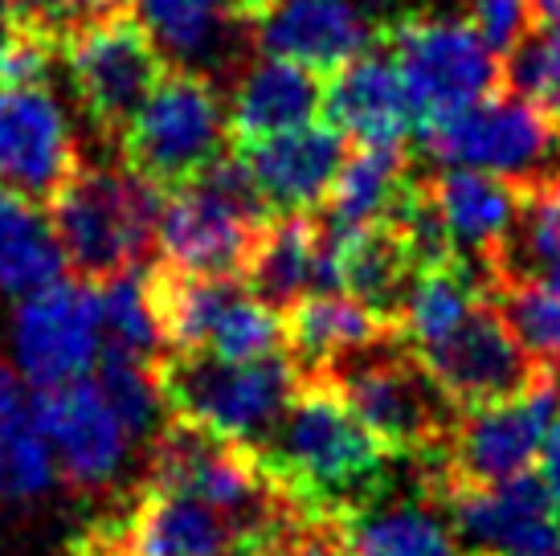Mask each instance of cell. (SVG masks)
Here are the masks:
<instances>
[{
	"mask_svg": "<svg viewBox=\"0 0 560 556\" xmlns=\"http://www.w3.org/2000/svg\"><path fill=\"white\" fill-rule=\"evenodd\" d=\"M258 454L315 516H340L381 495L397 459L327 377L299 381L279 430Z\"/></svg>",
	"mask_w": 560,
	"mask_h": 556,
	"instance_id": "cell-1",
	"label": "cell"
},
{
	"mask_svg": "<svg viewBox=\"0 0 560 556\" xmlns=\"http://www.w3.org/2000/svg\"><path fill=\"white\" fill-rule=\"evenodd\" d=\"M164 193L127 164H86L66 176L46 213L66 254V270L103 287L156 258Z\"/></svg>",
	"mask_w": 560,
	"mask_h": 556,
	"instance_id": "cell-2",
	"label": "cell"
},
{
	"mask_svg": "<svg viewBox=\"0 0 560 556\" xmlns=\"http://www.w3.org/2000/svg\"><path fill=\"white\" fill-rule=\"evenodd\" d=\"M319 377L336 381L348 405L364 417V426L409 463H438L463 414L434 381V372L421 364L418 348L405 340L401 327Z\"/></svg>",
	"mask_w": 560,
	"mask_h": 556,
	"instance_id": "cell-3",
	"label": "cell"
},
{
	"mask_svg": "<svg viewBox=\"0 0 560 556\" xmlns=\"http://www.w3.org/2000/svg\"><path fill=\"white\" fill-rule=\"evenodd\" d=\"M156 381L168 414L192 417L209 430L262 450L279 430L291 397L299 393L303 372L287 348L258 356V360H221L213 352H164L156 360Z\"/></svg>",
	"mask_w": 560,
	"mask_h": 556,
	"instance_id": "cell-4",
	"label": "cell"
},
{
	"mask_svg": "<svg viewBox=\"0 0 560 556\" xmlns=\"http://www.w3.org/2000/svg\"><path fill=\"white\" fill-rule=\"evenodd\" d=\"M270 217L275 209L266 205L237 152L221 155L192 185L164 193L156 258L192 275L246 278Z\"/></svg>",
	"mask_w": 560,
	"mask_h": 556,
	"instance_id": "cell-5",
	"label": "cell"
},
{
	"mask_svg": "<svg viewBox=\"0 0 560 556\" xmlns=\"http://www.w3.org/2000/svg\"><path fill=\"white\" fill-rule=\"evenodd\" d=\"M230 103L213 74L172 62L152 99L119 136V160L160 193H172L230 155Z\"/></svg>",
	"mask_w": 560,
	"mask_h": 556,
	"instance_id": "cell-6",
	"label": "cell"
},
{
	"mask_svg": "<svg viewBox=\"0 0 560 556\" xmlns=\"http://www.w3.org/2000/svg\"><path fill=\"white\" fill-rule=\"evenodd\" d=\"M66 70L94 131L119 143L172 70V58L136 9H98L66 42Z\"/></svg>",
	"mask_w": 560,
	"mask_h": 556,
	"instance_id": "cell-7",
	"label": "cell"
},
{
	"mask_svg": "<svg viewBox=\"0 0 560 556\" xmlns=\"http://www.w3.org/2000/svg\"><path fill=\"white\" fill-rule=\"evenodd\" d=\"M421 139L451 169L491 172L520 188L560 181V124L508 86L430 124Z\"/></svg>",
	"mask_w": 560,
	"mask_h": 556,
	"instance_id": "cell-8",
	"label": "cell"
},
{
	"mask_svg": "<svg viewBox=\"0 0 560 556\" xmlns=\"http://www.w3.org/2000/svg\"><path fill=\"white\" fill-rule=\"evenodd\" d=\"M418 111V136L454 111L503 91V58L470 16L409 13L381 33Z\"/></svg>",
	"mask_w": 560,
	"mask_h": 556,
	"instance_id": "cell-9",
	"label": "cell"
},
{
	"mask_svg": "<svg viewBox=\"0 0 560 556\" xmlns=\"http://www.w3.org/2000/svg\"><path fill=\"white\" fill-rule=\"evenodd\" d=\"M560 409V377L536 381L528 393L458 414L438 463H418L438 487H499L528 475Z\"/></svg>",
	"mask_w": 560,
	"mask_h": 556,
	"instance_id": "cell-10",
	"label": "cell"
},
{
	"mask_svg": "<svg viewBox=\"0 0 560 556\" xmlns=\"http://www.w3.org/2000/svg\"><path fill=\"white\" fill-rule=\"evenodd\" d=\"M86 556H246L237 524L209 499L143 479L124 508L74 544Z\"/></svg>",
	"mask_w": 560,
	"mask_h": 556,
	"instance_id": "cell-11",
	"label": "cell"
},
{
	"mask_svg": "<svg viewBox=\"0 0 560 556\" xmlns=\"http://www.w3.org/2000/svg\"><path fill=\"white\" fill-rule=\"evenodd\" d=\"M13 344L21 377L37 389L91 377L107 344L98 287L82 278L74 282L58 278L42 291L25 294L16 308Z\"/></svg>",
	"mask_w": 560,
	"mask_h": 556,
	"instance_id": "cell-12",
	"label": "cell"
},
{
	"mask_svg": "<svg viewBox=\"0 0 560 556\" xmlns=\"http://www.w3.org/2000/svg\"><path fill=\"white\" fill-rule=\"evenodd\" d=\"M418 356L458 409L508 402V397L528 393L536 381L552 377L524 352V344L512 336V327L499 315L491 294L479 299V308L470 311L451 336L418 348Z\"/></svg>",
	"mask_w": 560,
	"mask_h": 556,
	"instance_id": "cell-13",
	"label": "cell"
},
{
	"mask_svg": "<svg viewBox=\"0 0 560 556\" xmlns=\"http://www.w3.org/2000/svg\"><path fill=\"white\" fill-rule=\"evenodd\" d=\"M33 405L54 454V471L70 491L91 495L119 475L131 430L115 414V405L107 402L94 377L37 389Z\"/></svg>",
	"mask_w": 560,
	"mask_h": 556,
	"instance_id": "cell-14",
	"label": "cell"
},
{
	"mask_svg": "<svg viewBox=\"0 0 560 556\" xmlns=\"http://www.w3.org/2000/svg\"><path fill=\"white\" fill-rule=\"evenodd\" d=\"M470 553L560 556V508L540 475L499 487H438Z\"/></svg>",
	"mask_w": 560,
	"mask_h": 556,
	"instance_id": "cell-15",
	"label": "cell"
},
{
	"mask_svg": "<svg viewBox=\"0 0 560 556\" xmlns=\"http://www.w3.org/2000/svg\"><path fill=\"white\" fill-rule=\"evenodd\" d=\"M79 164L74 131L49 99V86L0 91V188L49 205Z\"/></svg>",
	"mask_w": 560,
	"mask_h": 556,
	"instance_id": "cell-16",
	"label": "cell"
},
{
	"mask_svg": "<svg viewBox=\"0 0 560 556\" xmlns=\"http://www.w3.org/2000/svg\"><path fill=\"white\" fill-rule=\"evenodd\" d=\"M327 520L348 556H467L451 508L425 471L418 479V491L393 495L385 487L360 508H348Z\"/></svg>",
	"mask_w": 560,
	"mask_h": 556,
	"instance_id": "cell-17",
	"label": "cell"
},
{
	"mask_svg": "<svg viewBox=\"0 0 560 556\" xmlns=\"http://www.w3.org/2000/svg\"><path fill=\"white\" fill-rule=\"evenodd\" d=\"M234 152L275 213H307L327 201L352 148L340 127L324 119L279 136L242 139Z\"/></svg>",
	"mask_w": 560,
	"mask_h": 556,
	"instance_id": "cell-18",
	"label": "cell"
},
{
	"mask_svg": "<svg viewBox=\"0 0 560 556\" xmlns=\"http://www.w3.org/2000/svg\"><path fill=\"white\" fill-rule=\"evenodd\" d=\"M246 282L275 311H291L315 291H340V238L327 230L319 209L275 213L249 258Z\"/></svg>",
	"mask_w": 560,
	"mask_h": 556,
	"instance_id": "cell-19",
	"label": "cell"
},
{
	"mask_svg": "<svg viewBox=\"0 0 560 556\" xmlns=\"http://www.w3.org/2000/svg\"><path fill=\"white\" fill-rule=\"evenodd\" d=\"M324 119L352 143H405L418 131V111L385 37L327 74Z\"/></svg>",
	"mask_w": 560,
	"mask_h": 556,
	"instance_id": "cell-20",
	"label": "cell"
},
{
	"mask_svg": "<svg viewBox=\"0 0 560 556\" xmlns=\"http://www.w3.org/2000/svg\"><path fill=\"white\" fill-rule=\"evenodd\" d=\"M254 37L262 54L295 58L324 74L340 70L343 62L381 42V33L357 9V0H279Z\"/></svg>",
	"mask_w": 560,
	"mask_h": 556,
	"instance_id": "cell-21",
	"label": "cell"
},
{
	"mask_svg": "<svg viewBox=\"0 0 560 556\" xmlns=\"http://www.w3.org/2000/svg\"><path fill=\"white\" fill-rule=\"evenodd\" d=\"M327 99V74L295 58L262 54L249 62L230 94V127L234 143L242 139L279 136L295 127L319 124Z\"/></svg>",
	"mask_w": 560,
	"mask_h": 556,
	"instance_id": "cell-22",
	"label": "cell"
},
{
	"mask_svg": "<svg viewBox=\"0 0 560 556\" xmlns=\"http://www.w3.org/2000/svg\"><path fill=\"white\" fill-rule=\"evenodd\" d=\"M421 258L397 221L381 217L340 238V291L360 299L385 324L401 327L409 294L421 278Z\"/></svg>",
	"mask_w": 560,
	"mask_h": 556,
	"instance_id": "cell-23",
	"label": "cell"
},
{
	"mask_svg": "<svg viewBox=\"0 0 560 556\" xmlns=\"http://www.w3.org/2000/svg\"><path fill=\"white\" fill-rule=\"evenodd\" d=\"M430 181L458 254L487 278V263L495 258L515 225L524 188L475 169H442Z\"/></svg>",
	"mask_w": 560,
	"mask_h": 556,
	"instance_id": "cell-24",
	"label": "cell"
},
{
	"mask_svg": "<svg viewBox=\"0 0 560 556\" xmlns=\"http://www.w3.org/2000/svg\"><path fill=\"white\" fill-rule=\"evenodd\" d=\"M282 324H287V352L303 377H319V372L336 369L340 360L357 356L360 348L397 332L348 291L307 294L291 311H282Z\"/></svg>",
	"mask_w": 560,
	"mask_h": 556,
	"instance_id": "cell-25",
	"label": "cell"
},
{
	"mask_svg": "<svg viewBox=\"0 0 560 556\" xmlns=\"http://www.w3.org/2000/svg\"><path fill=\"white\" fill-rule=\"evenodd\" d=\"M409 181H413V160L405 143H357V152L343 160L327 201L319 205V217L336 238H348L360 225L389 217Z\"/></svg>",
	"mask_w": 560,
	"mask_h": 556,
	"instance_id": "cell-26",
	"label": "cell"
},
{
	"mask_svg": "<svg viewBox=\"0 0 560 556\" xmlns=\"http://www.w3.org/2000/svg\"><path fill=\"white\" fill-rule=\"evenodd\" d=\"M54 454L21 372L0 360V499L30 503L54 483Z\"/></svg>",
	"mask_w": 560,
	"mask_h": 556,
	"instance_id": "cell-27",
	"label": "cell"
},
{
	"mask_svg": "<svg viewBox=\"0 0 560 556\" xmlns=\"http://www.w3.org/2000/svg\"><path fill=\"white\" fill-rule=\"evenodd\" d=\"M66 270V254L49 225L46 205L0 188V291L25 299L58 282Z\"/></svg>",
	"mask_w": 560,
	"mask_h": 556,
	"instance_id": "cell-28",
	"label": "cell"
},
{
	"mask_svg": "<svg viewBox=\"0 0 560 556\" xmlns=\"http://www.w3.org/2000/svg\"><path fill=\"white\" fill-rule=\"evenodd\" d=\"M515 278L560 287V181L524 188L512 233L487 263V291L495 282H515Z\"/></svg>",
	"mask_w": 560,
	"mask_h": 556,
	"instance_id": "cell-29",
	"label": "cell"
},
{
	"mask_svg": "<svg viewBox=\"0 0 560 556\" xmlns=\"http://www.w3.org/2000/svg\"><path fill=\"white\" fill-rule=\"evenodd\" d=\"M491 299L512 327V336L524 344V352L545 372L560 377V287L515 278V282H495Z\"/></svg>",
	"mask_w": 560,
	"mask_h": 556,
	"instance_id": "cell-30",
	"label": "cell"
},
{
	"mask_svg": "<svg viewBox=\"0 0 560 556\" xmlns=\"http://www.w3.org/2000/svg\"><path fill=\"white\" fill-rule=\"evenodd\" d=\"M131 9L148 21V30L156 33V42L168 49L172 62L180 58V66L209 58L221 30L237 25L225 13V0H136Z\"/></svg>",
	"mask_w": 560,
	"mask_h": 556,
	"instance_id": "cell-31",
	"label": "cell"
},
{
	"mask_svg": "<svg viewBox=\"0 0 560 556\" xmlns=\"http://www.w3.org/2000/svg\"><path fill=\"white\" fill-rule=\"evenodd\" d=\"M98 389L107 393V402L115 405V414L124 417V426L136 433H156L160 414L168 409L164 405V393H160L156 381V360L148 356H136L127 348H115V344H103V356L91 372Z\"/></svg>",
	"mask_w": 560,
	"mask_h": 556,
	"instance_id": "cell-32",
	"label": "cell"
},
{
	"mask_svg": "<svg viewBox=\"0 0 560 556\" xmlns=\"http://www.w3.org/2000/svg\"><path fill=\"white\" fill-rule=\"evenodd\" d=\"M98 303H103V336L115 348H127L136 356L160 360L164 356V340H160L156 315L143 291V275H119L98 287Z\"/></svg>",
	"mask_w": 560,
	"mask_h": 556,
	"instance_id": "cell-33",
	"label": "cell"
},
{
	"mask_svg": "<svg viewBox=\"0 0 560 556\" xmlns=\"http://www.w3.org/2000/svg\"><path fill=\"white\" fill-rule=\"evenodd\" d=\"M503 86L560 124V33L532 30L503 54Z\"/></svg>",
	"mask_w": 560,
	"mask_h": 556,
	"instance_id": "cell-34",
	"label": "cell"
},
{
	"mask_svg": "<svg viewBox=\"0 0 560 556\" xmlns=\"http://www.w3.org/2000/svg\"><path fill=\"white\" fill-rule=\"evenodd\" d=\"M66 49L49 42L46 33H33L16 21H0V91L9 86H46L54 62Z\"/></svg>",
	"mask_w": 560,
	"mask_h": 556,
	"instance_id": "cell-35",
	"label": "cell"
},
{
	"mask_svg": "<svg viewBox=\"0 0 560 556\" xmlns=\"http://www.w3.org/2000/svg\"><path fill=\"white\" fill-rule=\"evenodd\" d=\"M4 16L66 49L74 30L94 16V0H4Z\"/></svg>",
	"mask_w": 560,
	"mask_h": 556,
	"instance_id": "cell-36",
	"label": "cell"
},
{
	"mask_svg": "<svg viewBox=\"0 0 560 556\" xmlns=\"http://www.w3.org/2000/svg\"><path fill=\"white\" fill-rule=\"evenodd\" d=\"M467 16L475 21V30L487 37V46L495 49L499 58L536 30L532 0H467Z\"/></svg>",
	"mask_w": 560,
	"mask_h": 556,
	"instance_id": "cell-37",
	"label": "cell"
},
{
	"mask_svg": "<svg viewBox=\"0 0 560 556\" xmlns=\"http://www.w3.org/2000/svg\"><path fill=\"white\" fill-rule=\"evenodd\" d=\"M540 479H545V487L552 491L560 508V409L552 414V426H548L545 447H540Z\"/></svg>",
	"mask_w": 560,
	"mask_h": 556,
	"instance_id": "cell-38",
	"label": "cell"
},
{
	"mask_svg": "<svg viewBox=\"0 0 560 556\" xmlns=\"http://www.w3.org/2000/svg\"><path fill=\"white\" fill-rule=\"evenodd\" d=\"M275 4H279V0H225V13L234 16L242 30H258Z\"/></svg>",
	"mask_w": 560,
	"mask_h": 556,
	"instance_id": "cell-39",
	"label": "cell"
},
{
	"mask_svg": "<svg viewBox=\"0 0 560 556\" xmlns=\"http://www.w3.org/2000/svg\"><path fill=\"white\" fill-rule=\"evenodd\" d=\"M532 16H536V30L560 33V0H532Z\"/></svg>",
	"mask_w": 560,
	"mask_h": 556,
	"instance_id": "cell-40",
	"label": "cell"
},
{
	"mask_svg": "<svg viewBox=\"0 0 560 556\" xmlns=\"http://www.w3.org/2000/svg\"><path fill=\"white\" fill-rule=\"evenodd\" d=\"M131 4H136V0H94V13H98V9H131Z\"/></svg>",
	"mask_w": 560,
	"mask_h": 556,
	"instance_id": "cell-41",
	"label": "cell"
},
{
	"mask_svg": "<svg viewBox=\"0 0 560 556\" xmlns=\"http://www.w3.org/2000/svg\"><path fill=\"white\" fill-rule=\"evenodd\" d=\"M467 556H495V553H467Z\"/></svg>",
	"mask_w": 560,
	"mask_h": 556,
	"instance_id": "cell-42",
	"label": "cell"
},
{
	"mask_svg": "<svg viewBox=\"0 0 560 556\" xmlns=\"http://www.w3.org/2000/svg\"><path fill=\"white\" fill-rule=\"evenodd\" d=\"M74 556H82V553H74Z\"/></svg>",
	"mask_w": 560,
	"mask_h": 556,
	"instance_id": "cell-43",
	"label": "cell"
}]
</instances>
